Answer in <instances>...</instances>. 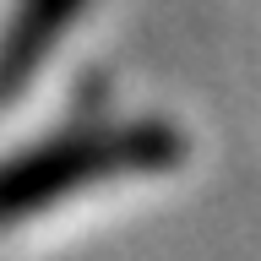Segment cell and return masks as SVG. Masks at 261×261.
I'll list each match as a JSON object with an SVG mask.
<instances>
[{"label": "cell", "mask_w": 261, "mask_h": 261, "mask_svg": "<svg viewBox=\"0 0 261 261\" xmlns=\"http://www.w3.org/2000/svg\"><path fill=\"white\" fill-rule=\"evenodd\" d=\"M185 158V130L169 120H125V125H82L65 136L16 152L0 163V228L55 207L65 196L98 191L114 179L163 174Z\"/></svg>", "instance_id": "6da1fadb"}, {"label": "cell", "mask_w": 261, "mask_h": 261, "mask_svg": "<svg viewBox=\"0 0 261 261\" xmlns=\"http://www.w3.org/2000/svg\"><path fill=\"white\" fill-rule=\"evenodd\" d=\"M82 6L87 0H16L11 22L0 33V109H11L28 93V82L44 71V60L82 16Z\"/></svg>", "instance_id": "7a4b0ae2"}]
</instances>
